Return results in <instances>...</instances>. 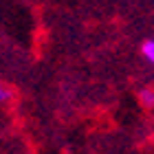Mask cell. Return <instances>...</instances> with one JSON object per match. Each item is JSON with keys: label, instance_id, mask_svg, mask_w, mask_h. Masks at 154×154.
<instances>
[{"label": "cell", "instance_id": "6da1fadb", "mask_svg": "<svg viewBox=\"0 0 154 154\" xmlns=\"http://www.w3.org/2000/svg\"><path fill=\"white\" fill-rule=\"evenodd\" d=\"M141 53H143V57L154 66V40H145L141 44Z\"/></svg>", "mask_w": 154, "mask_h": 154}, {"label": "cell", "instance_id": "7a4b0ae2", "mask_svg": "<svg viewBox=\"0 0 154 154\" xmlns=\"http://www.w3.org/2000/svg\"><path fill=\"white\" fill-rule=\"evenodd\" d=\"M139 97H141V101L145 103V106H154V90L145 88V90H141V93H139Z\"/></svg>", "mask_w": 154, "mask_h": 154}, {"label": "cell", "instance_id": "3957f363", "mask_svg": "<svg viewBox=\"0 0 154 154\" xmlns=\"http://www.w3.org/2000/svg\"><path fill=\"white\" fill-rule=\"evenodd\" d=\"M7 97H9V93H7V90L2 88V84H0V101H2V99H7Z\"/></svg>", "mask_w": 154, "mask_h": 154}]
</instances>
